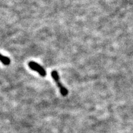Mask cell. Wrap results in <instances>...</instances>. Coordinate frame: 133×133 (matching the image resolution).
Wrapping results in <instances>:
<instances>
[{"label":"cell","mask_w":133,"mask_h":133,"mask_svg":"<svg viewBox=\"0 0 133 133\" xmlns=\"http://www.w3.org/2000/svg\"><path fill=\"white\" fill-rule=\"evenodd\" d=\"M51 76H52V78L54 79V80L55 81V82L57 84V86L59 88L60 92L61 94H62V96H66L68 94V90L66 89V88H65L64 86L62 85V83H61V81H60V78H59V76L58 75V73L57 71L54 70L52 71L51 73Z\"/></svg>","instance_id":"6da1fadb"},{"label":"cell","mask_w":133,"mask_h":133,"mask_svg":"<svg viewBox=\"0 0 133 133\" xmlns=\"http://www.w3.org/2000/svg\"><path fill=\"white\" fill-rule=\"evenodd\" d=\"M29 66L31 70H33L37 71L41 76H46V71L40 65H39L38 63L35 62H30L29 63Z\"/></svg>","instance_id":"7a4b0ae2"},{"label":"cell","mask_w":133,"mask_h":133,"mask_svg":"<svg viewBox=\"0 0 133 133\" xmlns=\"http://www.w3.org/2000/svg\"><path fill=\"white\" fill-rule=\"evenodd\" d=\"M1 61L3 64L6 65H8L11 63V60L9 59V58L6 57V56H4L3 55H1Z\"/></svg>","instance_id":"3957f363"}]
</instances>
